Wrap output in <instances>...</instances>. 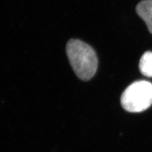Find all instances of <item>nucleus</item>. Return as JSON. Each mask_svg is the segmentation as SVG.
Masks as SVG:
<instances>
[{"label": "nucleus", "mask_w": 152, "mask_h": 152, "mask_svg": "<svg viewBox=\"0 0 152 152\" xmlns=\"http://www.w3.org/2000/svg\"><path fill=\"white\" fill-rule=\"evenodd\" d=\"M140 70L142 75L152 77V52L146 51L142 55L140 61Z\"/></svg>", "instance_id": "20e7f679"}, {"label": "nucleus", "mask_w": 152, "mask_h": 152, "mask_svg": "<svg viewBox=\"0 0 152 152\" xmlns=\"http://www.w3.org/2000/svg\"><path fill=\"white\" fill-rule=\"evenodd\" d=\"M122 107L129 112L146 110L152 104V84L146 80H138L129 85L123 92Z\"/></svg>", "instance_id": "f03ea898"}, {"label": "nucleus", "mask_w": 152, "mask_h": 152, "mask_svg": "<svg viewBox=\"0 0 152 152\" xmlns=\"http://www.w3.org/2000/svg\"><path fill=\"white\" fill-rule=\"evenodd\" d=\"M136 13L144 22L152 34V0H142L136 7Z\"/></svg>", "instance_id": "7ed1b4c3"}, {"label": "nucleus", "mask_w": 152, "mask_h": 152, "mask_svg": "<svg viewBox=\"0 0 152 152\" xmlns=\"http://www.w3.org/2000/svg\"><path fill=\"white\" fill-rule=\"evenodd\" d=\"M66 54L77 77L84 81L93 78L98 69V58L92 47L79 39H70L66 45Z\"/></svg>", "instance_id": "f257e3e1"}]
</instances>
